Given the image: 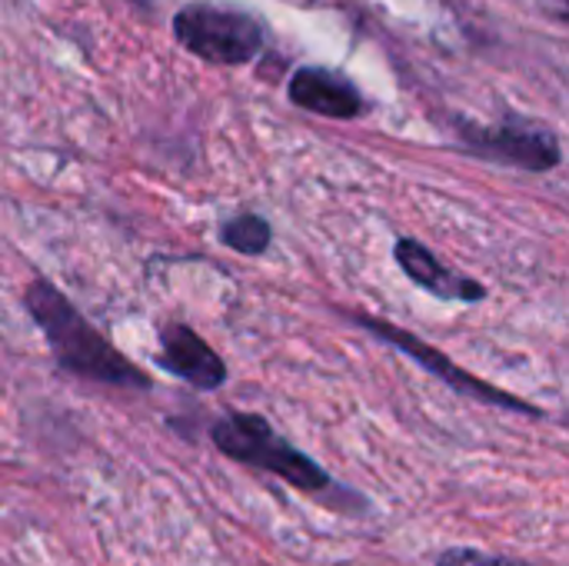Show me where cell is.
<instances>
[{"label":"cell","instance_id":"8992f818","mask_svg":"<svg viewBox=\"0 0 569 566\" xmlns=\"http://www.w3.org/2000/svg\"><path fill=\"white\" fill-rule=\"evenodd\" d=\"M287 97L293 107L330 120H357L367 113V97L360 87L330 67H297L287 83Z\"/></svg>","mask_w":569,"mask_h":566},{"label":"cell","instance_id":"52a82bcc","mask_svg":"<svg viewBox=\"0 0 569 566\" xmlns=\"http://www.w3.org/2000/svg\"><path fill=\"white\" fill-rule=\"evenodd\" d=\"M160 367L203 394L220 390L227 384L223 357L193 327L177 320L160 327Z\"/></svg>","mask_w":569,"mask_h":566},{"label":"cell","instance_id":"5b68a950","mask_svg":"<svg viewBox=\"0 0 569 566\" xmlns=\"http://www.w3.org/2000/svg\"><path fill=\"white\" fill-rule=\"evenodd\" d=\"M353 324H360L363 330H370V334H377L380 340L393 344L400 354H407L410 360H417L423 370H430L433 377H440V380H443L447 387H453L457 394H467V397H473V400H480V404H493V407H503V410H517V414L540 417V407H530L527 400H520V397H513V394H507V390H500V387H493V384H483L480 377H473V374H467L463 367H457L443 350L430 347V344L420 340L417 334H407V330H400L397 324L380 320V317H367V314H353Z\"/></svg>","mask_w":569,"mask_h":566},{"label":"cell","instance_id":"3957f363","mask_svg":"<svg viewBox=\"0 0 569 566\" xmlns=\"http://www.w3.org/2000/svg\"><path fill=\"white\" fill-rule=\"evenodd\" d=\"M173 37L187 53L217 67H243L257 60L267 43L263 23L253 13L207 0L173 13Z\"/></svg>","mask_w":569,"mask_h":566},{"label":"cell","instance_id":"277c9868","mask_svg":"<svg viewBox=\"0 0 569 566\" xmlns=\"http://www.w3.org/2000/svg\"><path fill=\"white\" fill-rule=\"evenodd\" d=\"M460 140L487 160L533 170V173L557 170L563 160V147L557 140V133L547 123H537V120H527L517 113H510L503 123H493V127L460 120Z\"/></svg>","mask_w":569,"mask_h":566},{"label":"cell","instance_id":"7a4b0ae2","mask_svg":"<svg viewBox=\"0 0 569 566\" xmlns=\"http://www.w3.org/2000/svg\"><path fill=\"white\" fill-rule=\"evenodd\" d=\"M210 440L213 447L243 464V467H257L263 474L280 477L283 484L303 490V494H327L333 490L330 474L307 457L303 450H297L293 444H287L260 414H227L210 427Z\"/></svg>","mask_w":569,"mask_h":566},{"label":"cell","instance_id":"ba28073f","mask_svg":"<svg viewBox=\"0 0 569 566\" xmlns=\"http://www.w3.org/2000/svg\"><path fill=\"white\" fill-rule=\"evenodd\" d=\"M393 260L400 264V270L427 294L440 297V300H463V304H480L487 297V287L467 274L450 270L427 244H420L417 237H400L393 247Z\"/></svg>","mask_w":569,"mask_h":566},{"label":"cell","instance_id":"9c48e42d","mask_svg":"<svg viewBox=\"0 0 569 566\" xmlns=\"http://www.w3.org/2000/svg\"><path fill=\"white\" fill-rule=\"evenodd\" d=\"M220 240L223 247H230L233 254L243 257H260L270 250L273 244V227L260 217V214H237L230 220L220 224Z\"/></svg>","mask_w":569,"mask_h":566},{"label":"cell","instance_id":"30bf717a","mask_svg":"<svg viewBox=\"0 0 569 566\" xmlns=\"http://www.w3.org/2000/svg\"><path fill=\"white\" fill-rule=\"evenodd\" d=\"M437 566H530L513 557H497V554H483L473 547H450L437 557Z\"/></svg>","mask_w":569,"mask_h":566},{"label":"cell","instance_id":"6da1fadb","mask_svg":"<svg viewBox=\"0 0 569 566\" xmlns=\"http://www.w3.org/2000/svg\"><path fill=\"white\" fill-rule=\"evenodd\" d=\"M23 307L30 320L40 327L53 360L83 380L107 384V387H127V390H147L150 377L127 360L67 297L57 290L47 277H33L23 290Z\"/></svg>","mask_w":569,"mask_h":566}]
</instances>
